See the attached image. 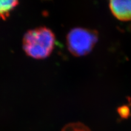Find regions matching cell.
<instances>
[{"mask_svg":"<svg viewBox=\"0 0 131 131\" xmlns=\"http://www.w3.org/2000/svg\"><path fill=\"white\" fill-rule=\"evenodd\" d=\"M55 42V35L46 27L29 30L24 34L23 47L28 56L35 59L48 57L53 50Z\"/></svg>","mask_w":131,"mask_h":131,"instance_id":"obj_1","label":"cell"},{"mask_svg":"<svg viewBox=\"0 0 131 131\" xmlns=\"http://www.w3.org/2000/svg\"><path fill=\"white\" fill-rule=\"evenodd\" d=\"M97 40L96 32L81 27L72 29L67 36L69 50L76 57L84 56L89 53Z\"/></svg>","mask_w":131,"mask_h":131,"instance_id":"obj_2","label":"cell"},{"mask_svg":"<svg viewBox=\"0 0 131 131\" xmlns=\"http://www.w3.org/2000/svg\"><path fill=\"white\" fill-rule=\"evenodd\" d=\"M109 7L114 15L119 20L131 19V1H111Z\"/></svg>","mask_w":131,"mask_h":131,"instance_id":"obj_3","label":"cell"},{"mask_svg":"<svg viewBox=\"0 0 131 131\" xmlns=\"http://www.w3.org/2000/svg\"><path fill=\"white\" fill-rule=\"evenodd\" d=\"M18 1H0V19L5 20L9 17L12 11L18 6Z\"/></svg>","mask_w":131,"mask_h":131,"instance_id":"obj_4","label":"cell"},{"mask_svg":"<svg viewBox=\"0 0 131 131\" xmlns=\"http://www.w3.org/2000/svg\"><path fill=\"white\" fill-rule=\"evenodd\" d=\"M61 131H91L89 127L81 123H71L63 127Z\"/></svg>","mask_w":131,"mask_h":131,"instance_id":"obj_5","label":"cell"}]
</instances>
